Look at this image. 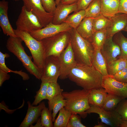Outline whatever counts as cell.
Listing matches in <instances>:
<instances>
[{"label": "cell", "mask_w": 127, "mask_h": 127, "mask_svg": "<svg viewBox=\"0 0 127 127\" xmlns=\"http://www.w3.org/2000/svg\"><path fill=\"white\" fill-rule=\"evenodd\" d=\"M103 76L92 65L77 64L71 71L68 78L83 89L90 90L103 87Z\"/></svg>", "instance_id": "cell-1"}, {"label": "cell", "mask_w": 127, "mask_h": 127, "mask_svg": "<svg viewBox=\"0 0 127 127\" xmlns=\"http://www.w3.org/2000/svg\"><path fill=\"white\" fill-rule=\"evenodd\" d=\"M69 32L70 43L77 64L92 65L94 48L91 43L81 36L76 29L72 28Z\"/></svg>", "instance_id": "cell-2"}, {"label": "cell", "mask_w": 127, "mask_h": 127, "mask_svg": "<svg viewBox=\"0 0 127 127\" xmlns=\"http://www.w3.org/2000/svg\"><path fill=\"white\" fill-rule=\"evenodd\" d=\"M90 91L83 89L63 91L62 94L66 100L64 107L72 114H79L85 118L87 114L86 111L90 107L88 100Z\"/></svg>", "instance_id": "cell-3"}, {"label": "cell", "mask_w": 127, "mask_h": 127, "mask_svg": "<svg viewBox=\"0 0 127 127\" xmlns=\"http://www.w3.org/2000/svg\"><path fill=\"white\" fill-rule=\"evenodd\" d=\"M23 41L18 37L9 36L6 42L7 48L22 63L23 66L30 74L34 75L36 79H40L42 70L32 61V57L26 53L22 44Z\"/></svg>", "instance_id": "cell-4"}, {"label": "cell", "mask_w": 127, "mask_h": 127, "mask_svg": "<svg viewBox=\"0 0 127 127\" xmlns=\"http://www.w3.org/2000/svg\"><path fill=\"white\" fill-rule=\"evenodd\" d=\"M70 39L69 31L61 32L42 40L45 58L52 56L59 57L67 47Z\"/></svg>", "instance_id": "cell-5"}, {"label": "cell", "mask_w": 127, "mask_h": 127, "mask_svg": "<svg viewBox=\"0 0 127 127\" xmlns=\"http://www.w3.org/2000/svg\"><path fill=\"white\" fill-rule=\"evenodd\" d=\"M14 31L16 35L22 39L29 49L34 64L42 70L43 67L45 59L42 41L37 40L28 32L16 29H14Z\"/></svg>", "instance_id": "cell-6"}, {"label": "cell", "mask_w": 127, "mask_h": 127, "mask_svg": "<svg viewBox=\"0 0 127 127\" xmlns=\"http://www.w3.org/2000/svg\"><path fill=\"white\" fill-rule=\"evenodd\" d=\"M16 24V29L29 33L43 28L37 17L31 11H28L24 5Z\"/></svg>", "instance_id": "cell-7"}, {"label": "cell", "mask_w": 127, "mask_h": 127, "mask_svg": "<svg viewBox=\"0 0 127 127\" xmlns=\"http://www.w3.org/2000/svg\"><path fill=\"white\" fill-rule=\"evenodd\" d=\"M42 70L41 82H57L60 73L59 57L52 56L46 57Z\"/></svg>", "instance_id": "cell-8"}, {"label": "cell", "mask_w": 127, "mask_h": 127, "mask_svg": "<svg viewBox=\"0 0 127 127\" xmlns=\"http://www.w3.org/2000/svg\"><path fill=\"white\" fill-rule=\"evenodd\" d=\"M24 5L28 11H31L38 18L43 27L52 22L54 12H48L45 11L40 0H22Z\"/></svg>", "instance_id": "cell-9"}, {"label": "cell", "mask_w": 127, "mask_h": 127, "mask_svg": "<svg viewBox=\"0 0 127 127\" xmlns=\"http://www.w3.org/2000/svg\"><path fill=\"white\" fill-rule=\"evenodd\" d=\"M59 59L60 67L59 78L61 79H64L68 78L71 71L77 64L70 42L59 57Z\"/></svg>", "instance_id": "cell-10"}, {"label": "cell", "mask_w": 127, "mask_h": 127, "mask_svg": "<svg viewBox=\"0 0 127 127\" xmlns=\"http://www.w3.org/2000/svg\"><path fill=\"white\" fill-rule=\"evenodd\" d=\"M87 113H95L98 114L101 122L111 127H119L122 120L121 116L115 109L110 111L104 110L99 107L90 105Z\"/></svg>", "instance_id": "cell-11"}, {"label": "cell", "mask_w": 127, "mask_h": 127, "mask_svg": "<svg viewBox=\"0 0 127 127\" xmlns=\"http://www.w3.org/2000/svg\"><path fill=\"white\" fill-rule=\"evenodd\" d=\"M102 86L107 94L118 96L122 99L127 98V83L119 81L112 75L103 76Z\"/></svg>", "instance_id": "cell-12"}, {"label": "cell", "mask_w": 127, "mask_h": 127, "mask_svg": "<svg viewBox=\"0 0 127 127\" xmlns=\"http://www.w3.org/2000/svg\"><path fill=\"white\" fill-rule=\"evenodd\" d=\"M72 28L68 24L65 23L63 22L59 24H55L51 22L45 27L33 31L30 33L37 40L40 41L59 33L69 32Z\"/></svg>", "instance_id": "cell-13"}, {"label": "cell", "mask_w": 127, "mask_h": 127, "mask_svg": "<svg viewBox=\"0 0 127 127\" xmlns=\"http://www.w3.org/2000/svg\"><path fill=\"white\" fill-rule=\"evenodd\" d=\"M111 22L107 28V39H112L117 33L123 31L127 25V14L118 13L110 19Z\"/></svg>", "instance_id": "cell-14"}, {"label": "cell", "mask_w": 127, "mask_h": 127, "mask_svg": "<svg viewBox=\"0 0 127 127\" xmlns=\"http://www.w3.org/2000/svg\"><path fill=\"white\" fill-rule=\"evenodd\" d=\"M28 108L26 115L19 127H28L37 122L41 116V112L45 106L44 102L40 103L37 106L32 105L29 101L27 102Z\"/></svg>", "instance_id": "cell-15"}, {"label": "cell", "mask_w": 127, "mask_h": 127, "mask_svg": "<svg viewBox=\"0 0 127 127\" xmlns=\"http://www.w3.org/2000/svg\"><path fill=\"white\" fill-rule=\"evenodd\" d=\"M100 51L107 64L119 58L121 54L119 47L112 39H107Z\"/></svg>", "instance_id": "cell-16"}, {"label": "cell", "mask_w": 127, "mask_h": 127, "mask_svg": "<svg viewBox=\"0 0 127 127\" xmlns=\"http://www.w3.org/2000/svg\"><path fill=\"white\" fill-rule=\"evenodd\" d=\"M8 2L5 0L0 1V26L4 34L10 37H17L15 34L8 15Z\"/></svg>", "instance_id": "cell-17"}, {"label": "cell", "mask_w": 127, "mask_h": 127, "mask_svg": "<svg viewBox=\"0 0 127 127\" xmlns=\"http://www.w3.org/2000/svg\"><path fill=\"white\" fill-rule=\"evenodd\" d=\"M77 10L76 2L69 5L59 3L56 6L52 23L55 24H61L69 14L73 12H76Z\"/></svg>", "instance_id": "cell-18"}, {"label": "cell", "mask_w": 127, "mask_h": 127, "mask_svg": "<svg viewBox=\"0 0 127 127\" xmlns=\"http://www.w3.org/2000/svg\"><path fill=\"white\" fill-rule=\"evenodd\" d=\"M120 0H100L101 13L110 19L118 13Z\"/></svg>", "instance_id": "cell-19"}, {"label": "cell", "mask_w": 127, "mask_h": 127, "mask_svg": "<svg viewBox=\"0 0 127 127\" xmlns=\"http://www.w3.org/2000/svg\"><path fill=\"white\" fill-rule=\"evenodd\" d=\"M93 19V18L85 17L76 29L81 36L90 42L94 33Z\"/></svg>", "instance_id": "cell-20"}, {"label": "cell", "mask_w": 127, "mask_h": 127, "mask_svg": "<svg viewBox=\"0 0 127 127\" xmlns=\"http://www.w3.org/2000/svg\"><path fill=\"white\" fill-rule=\"evenodd\" d=\"M107 94L103 87L90 90L88 97L90 105L102 108Z\"/></svg>", "instance_id": "cell-21"}, {"label": "cell", "mask_w": 127, "mask_h": 127, "mask_svg": "<svg viewBox=\"0 0 127 127\" xmlns=\"http://www.w3.org/2000/svg\"><path fill=\"white\" fill-rule=\"evenodd\" d=\"M94 48V52L92 57V64L103 76L108 75L107 68V64L102 54L100 49Z\"/></svg>", "instance_id": "cell-22"}, {"label": "cell", "mask_w": 127, "mask_h": 127, "mask_svg": "<svg viewBox=\"0 0 127 127\" xmlns=\"http://www.w3.org/2000/svg\"><path fill=\"white\" fill-rule=\"evenodd\" d=\"M48 109L52 113L53 122L56 119V117L58 112L62 108L64 107L66 103V100L61 94L54 97L50 101H48Z\"/></svg>", "instance_id": "cell-23"}, {"label": "cell", "mask_w": 127, "mask_h": 127, "mask_svg": "<svg viewBox=\"0 0 127 127\" xmlns=\"http://www.w3.org/2000/svg\"><path fill=\"white\" fill-rule=\"evenodd\" d=\"M85 16V10H80L69 15L63 22L67 24L72 28L76 29Z\"/></svg>", "instance_id": "cell-24"}, {"label": "cell", "mask_w": 127, "mask_h": 127, "mask_svg": "<svg viewBox=\"0 0 127 127\" xmlns=\"http://www.w3.org/2000/svg\"><path fill=\"white\" fill-rule=\"evenodd\" d=\"M127 67V60L119 58L107 64L108 75H113L119 71Z\"/></svg>", "instance_id": "cell-25"}, {"label": "cell", "mask_w": 127, "mask_h": 127, "mask_svg": "<svg viewBox=\"0 0 127 127\" xmlns=\"http://www.w3.org/2000/svg\"><path fill=\"white\" fill-rule=\"evenodd\" d=\"M106 29L95 32L91 38L90 42L94 48L101 49L107 39Z\"/></svg>", "instance_id": "cell-26"}, {"label": "cell", "mask_w": 127, "mask_h": 127, "mask_svg": "<svg viewBox=\"0 0 127 127\" xmlns=\"http://www.w3.org/2000/svg\"><path fill=\"white\" fill-rule=\"evenodd\" d=\"M112 40L120 48L121 54L120 58L127 60V38L120 32L114 36Z\"/></svg>", "instance_id": "cell-27"}, {"label": "cell", "mask_w": 127, "mask_h": 127, "mask_svg": "<svg viewBox=\"0 0 127 127\" xmlns=\"http://www.w3.org/2000/svg\"><path fill=\"white\" fill-rule=\"evenodd\" d=\"M59 111L58 117L54 122L53 127H67L72 114L64 107Z\"/></svg>", "instance_id": "cell-28"}, {"label": "cell", "mask_w": 127, "mask_h": 127, "mask_svg": "<svg viewBox=\"0 0 127 127\" xmlns=\"http://www.w3.org/2000/svg\"><path fill=\"white\" fill-rule=\"evenodd\" d=\"M10 56L7 53L4 54L0 52V69L1 70L7 73L13 72L18 74L24 80H28L29 77L28 75L25 72L22 71V70L19 71L12 70L8 68L5 64V59Z\"/></svg>", "instance_id": "cell-29"}, {"label": "cell", "mask_w": 127, "mask_h": 127, "mask_svg": "<svg viewBox=\"0 0 127 127\" xmlns=\"http://www.w3.org/2000/svg\"><path fill=\"white\" fill-rule=\"evenodd\" d=\"M85 11L86 17L94 18L101 14L100 0H93Z\"/></svg>", "instance_id": "cell-30"}, {"label": "cell", "mask_w": 127, "mask_h": 127, "mask_svg": "<svg viewBox=\"0 0 127 127\" xmlns=\"http://www.w3.org/2000/svg\"><path fill=\"white\" fill-rule=\"evenodd\" d=\"M110 19L102 14L93 18V29L94 32L97 31L106 29L111 22Z\"/></svg>", "instance_id": "cell-31"}, {"label": "cell", "mask_w": 127, "mask_h": 127, "mask_svg": "<svg viewBox=\"0 0 127 127\" xmlns=\"http://www.w3.org/2000/svg\"><path fill=\"white\" fill-rule=\"evenodd\" d=\"M122 99L118 96L107 94L101 108L108 111L115 110L118 103Z\"/></svg>", "instance_id": "cell-32"}, {"label": "cell", "mask_w": 127, "mask_h": 127, "mask_svg": "<svg viewBox=\"0 0 127 127\" xmlns=\"http://www.w3.org/2000/svg\"><path fill=\"white\" fill-rule=\"evenodd\" d=\"M49 83L42 82L39 89L36 92L35 99L32 103V106L37 105L43 100L47 99V91Z\"/></svg>", "instance_id": "cell-33"}, {"label": "cell", "mask_w": 127, "mask_h": 127, "mask_svg": "<svg viewBox=\"0 0 127 127\" xmlns=\"http://www.w3.org/2000/svg\"><path fill=\"white\" fill-rule=\"evenodd\" d=\"M63 90L57 82L49 83L47 91V99L50 101L56 96L61 94Z\"/></svg>", "instance_id": "cell-34"}, {"label": "cell", "mask_w": 127, "mask_h": 127, "mask_svg": "<svg viewBox=\"0 0 127 127\" xmlns=\"http://www.w3.org/2000/svg\"><path fill=\"white\" fill-rule=\"evenodd\" d=\"M52 115L49 109L45 106L42 111L41 115V121L43 127H53Z\"/></svg>", "instance_id": "cell-35"}, {"label": "cell", "mask_w": 127, "mask_h": 127, "mask_svg": "<svg viewBox=\"0 0 127 127\" xmlns=\"http://www.w3.org/2000/svg\"><path fill=\"white\" fill-rule=\"evenodd\" d=\"M122 99L115 109L123 120H127V99Z\"/></svg>", "instance_id": "cell-36"}, {"label": "cell", "mask_w": 127, "mask_h": 127, "mask_svg": "<svg viewBox=\"0 0 127 127\" xmlns=\"http://www.w3.org/2000/svg\"><path fill=\"white\" fill-rule=\"evenodd\" d=\"M77 114H72L70 118L67 127H86L81 122V116Z\"/></svg>", "instance_id": "cell-37"}, {"label": "cell", "mask_w": 127, "mask_h": 127, "mask_svg": "<svg viewBox=\"0 0 127 127\" xmlns=\"http://www.w3.org/2000/svg\"><path fill=\"white\" fill-rule=\"evenodd\" d=\"M44 8L47 12H54L56 4L54 0H40Z\"/></svg>", "instance_id": "cell-38"}, {"label": "cell", "mask_w": 127, "mask_h": 127, "mask_svg": "<svg viewBox=\"0 0 127 127\" xmlns=\"http://www.w3.org/2000/svg\"><path fill=\"white\" fill-rule=\"evenodd\" d=\"M112 75L114 79L119 81L127 83V67Z\"/></svg>", "instance_id": "cell-39"}, {"label": "cell", "mask_w": 127, "mask_h": 127, "mask_svg": "<svg viewBox=\"0 0 127 127\" xmlns=\"http://www.w3.org/2000/svg\"><path fill=\"white\" fill-rule=\"evenodd\" d=\"M93 0H79L76 2L77 10L76 12L85 10Z\"/></svg>", "instance_id": "cell-40"}, {"label": "cell", "mask_w": 127, "mask_h": 127, "mask_svg": "<svg viewBox=\"0 0 127 127\" xmlns=\"http://www.w3.org/2000/svg\"><path fill=\"white\" fill-rule=\"evenodd\" d=\"M118 13L127 14V0H120Z\"/></svg>", "instance_id": "cell-41"}, {"label": "cell", "mask_w": 127, "mask_h": 127, "mask_svg": "<svg viewBox=\"0 0 127 127\" xmlns=\"http://www.w3.org/2000/svg\"><path fill=\"white\" fill-rule=\"evenodd\" d=\"M10 75L4 71L0 69V86L1 87L3 83L9 79Z\"/></svg>", "instance_id": "cell-42"}, {"label": "cell", "mask_w": 127, "mask_h": 127, "mask_svg": "<svg viewBox=\"0 0 127 127\" xmlns=\"http://www.w3.org/2000/svg\"><path fill=\"white\" fill-rule=\"evenodd\" d=\"M79 0H60V3L65 5H69L77 2Z\"/></svg>", "instance_id": "cell-43"}, {"label": "cell", "mask_w": 127, "mask_h": 127, "mask_svg": "<svg viewBox=\"0 0 127 127\" xmlns=\"http://www.w3.org/2000/svg\"><path fill=\"white\" fill-rule=\"evenodd\" d=\"M119 127H127V120H122Z\"/></svg>", "instance_id": "cell-44"}, {"label": "cell", "mask_w": 127, "mask_h": 127, "mask_svg": "<svg viewBox=\"0 0 127 127\" xmlns=\"http://www.w3.org/2000/svg\"><path fill=\"white\" fill-rule=\"evenodd\" d=\"M106 124L102 122H99L98 124L95 125L94 127H107Z\"/></svg>", "instance_id": "cell-45"}, {"label": "cell", "mask_w": 127, "mask_h": 127, "mask_svg": "<svg viewBox=\"0 0 127 127\" xmlns=\"http://www.w3.org/2000/svg\"><path fill=\"white\" fill-rule=\"evenodd\" d=\"M37 122L35 125L33 126L32 127H42L41 123L40 118H39Z\"/></svg>", "instance_id": "cell-46"}, {"label": "cell", "mask_w": 127, "mask_h": 127, "mask_svg": "<svg viewBox=\"0 0 127 127\" xmlns=\"http://www.w3.org/2000/svg\"><path fill=\"white\" fill-rule=\"evenodd\" d=\"M60 1V0H56L55 1L56 6L59 4Z\"/></svg>", "instance_id": "cell-47"}, {"label": "cell", "mask_w": 127, "mask_h": 127, "mask_svg": "<svg viewBox=\"0 0 127 127\" xmlns=\"http://www.w3.org/2000/svg\"><path fill=\"white\" fill-rule=\"evenodd\" d=\"M123 31L127 32V25Z\"/></svg>", "instance_id": "cell-48"}, {"label": "cell", "mask_w": 127, "mask_h": 127, "mask_svg": "<svg viewBox=\"0 0 127 127\" xmlns=\"http://www.w3.org/2000/svg\"><path fill=\"white\" fill-rule=\"evenodd\" d=\"M12 0L14 1H18L19 0Z\"/></svg>", "instance_id": "cell-49"}]
</instances>
